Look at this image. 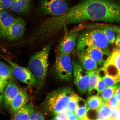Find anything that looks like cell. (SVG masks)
I'll list each match as a JSON object with an SVG mask.
<instances>
[{
  "mask_svg": "<svg viewBox=\"0 0 120 120\" xmlns=\"http://www.w3.org/2000/svg\"><path fill=\"white\" fill-rule=\"evenodd\" d=\"M86 21L120 24V2L115 0H83L60 16L52 17V22L59 31L67 25Z\"/></svg>",
  "mask_w": 120,
  "mask_h": 120,
  "instance_id": "6da1fadb",
  "label": "cell"
},
{
  "mask_svg": "<svg viewBox=\"0 0 120 120\" xmlns=\"http://www.w3.org/2000/svg\"><path fill=\"white\" fill-rule=\"evenodd\" d=\"M70 87L58 88L47 94L43 103L46 112L55 115L68 110L70 98L73 93Z\"/></svg>",
  "mask_w": 120,
  "mask_h": 120,
  "instance_id": "7a4b0ae2",
  "label": "cell"
},
{
  "mask_svg": "<svg viewBox=\"0 0 120 120\" xmlns=\"http://www.w3.org/2000/svg\"><path fill=\"white\" fill-rule=\"evenodd\" d=\"M108 41L101 30L95 29L84 32L79 37L76 51L84 50L88 48H98L109 56L111 53Z\"/></svg>",
  "mask_w": 120,
  "mask_h": 120,
  "instance_id": "3957f363",
  "label": "cell"
},
{
  "mask_svg": "<svg viewBox=\"0 0 120 120\" xmlns=\"http://www.w3.org/2000/svg\"><path fill=\"white\" fill-rule=\"evenodd\" d=\"M51 47L50 44L45 46L41 50L34 54L30 60L29 68L40 85L42 84L47 74Z\"/></svg>",
  "mask_w": 120,
  "mask_h": 120,
  "instance_id": "277c9868",
  "label": "cell"
},
{
  "mask_svg": "<svg viewBox=\"0 0 120 120\" xmlns=\"http://www.w3.org/2000/svg\"><path fill=\"white\" fill-rule=\"evenodd\" d=\"M54 69L56 77L62 81H69L72 78V62L69 55L58 52Z\"/></svg>",
  "mask_w": 120,
  "mask_h": 120,
  "instance_id": "5b68a950",
  "label": "cell"
},
{
  "mask_svg": "<svg viewBox=\"0 0 120 120\" xmlns=\"http://www.w3.org/2000/svg\"><path fill=\"white\" fill-rule=\"evenodd\" d=\"M73 75L74 83L79 92L83 95L88 91L89 87V77L87 71L78 61L73 60Z\"/></svg>",
  "mask_w": 120,
  "mask_h": 120,
  "instance_id": "8992f818",
  "label": "cell"
},
{
  "mask_svg": "<svg viewBox=\"0 0 120 120\" xmlns=\"http://www.w3.org/2000/svg\"><path fill=\"white\" fill-rule=\"evenodd\" d=\"M69 8L67 0H41L40 9L44 14L52 16H60Z\"/></svg>",
  "mask_w": 120,
  "mask_h": 120,
  "instance_id": "52a82bcc",
  "label": "cell"
},
{
  "mask_svg": "<svg viewBox=\"0 0 120 120\" xmlns=\"http://www.w3.org/2000/svg\"><path fill=\"white\" fill-rule=\"evenodd\" d=\"M3 58L10 64L13 75L16 79L27 84L36 85H39V82L29 67L20 66L3 56Z\"/></svg>",
  "mask_w": 120,
  "mask_h": 120,
  "instance_id": "ba28073f",
  "label": "cell"
},
{
  "mask_svg": "<svg viewBox=\"0 0 120 120\" xmlns=\"http://www.w3.org/2000/svg\"><path fill=\"white\" fill-rule=\"evenodd\" d=\"M78 34L76 29L66 33L58 46V52L69 55L74 49Z\"/></svg>",
  "mask_w": 120,
  "mask_h": 120,
  "instance_id": "9c48e42d",
  "label": "cell"
},
{
  "mask_svg": "<svg viewBox=\"0 0 120 120\" xmlns=\"http://www.w3.org/2000/svg\"><path fill=\"white\" fill-rule=\"evenodd\" d=\"M25 22L21 18L15 19L7 30L6 38L9 41L17 40L22 37L24 32Z\"/></svg>",
  "mask_w": 120,
  "mask_h": 120,
  "instance_id": "30bf717a",
  "label": "cell"
},
{
  "mask_svg": "<svg viewBox=\"0 0 120 120\" xmlns=\"http://www.w3.org/2000/svg\"><path fill=\"white\" fill-rule=\"evenodd\" d=\"M30 100V96L27 90L25 88L19 89L9 109L10 112L14 115L27 103Z\"/></svg>",
  "mask_w": 120,
  "mask_h": 120,
  "instance_id": "8fae6325",
  "label": "cell"
},
{
  "mask_svg": "<svg viewBox=\"0 0 120 120\" xmlns=\"http://www.w3.org/2000/svg\"><path fill=\"white\" fill-rule=\"evenodd\" d=\"M78 59L82 67L87 71L98 69V65L85 50L76 51Z\"/></svg>",
  "mask_w": 120,
  "mask_h": 120,
  "instance_id": "7c38bea8",
  "label": "cell"
},
{
  "mask_svg": "<svg viewBox=\"0 0 120 120\" xmlns=\"http://www.w3.org/2000/svg\"><path fill=\"white\" fill-rule=\"evenodd\" d=\"M18 86L14 82H10L4 90L3 101L5 107L9 109L12 101L18 92Z\"/></svg>",
  "mask_w": 120,
  "mask_h": 120,
  "instance_id": "4fadbf2b",
  "label": "cell"
},
{
  "mask_svg": "<svg viewBox=\"0 0 120 120\" xmlns=\"http://www.w3.org/2000/svg\"><path fill=\"white\" fill-rule=\"evenodd\" d=\"M15 19L5 10H0V37L6 38L8 28Z\"/></svg>",
  "mask_w": 120,
  "mask_h": 120,
  "instance_id": "5bb4252c",
  "label": "cell"
},
{
  "mask_svg": "<svg viewBox=\"0 0 120 120\" xmlns=\"http://www.w3.org/2000/svg\"><path fill=\"white\" fill-rule=\"evenodd\" d=\"M84 50L99 66H103L107 60V59L105 58V55L109 56L102 50L98 48L89 47Z\"/></svg>",
  "mask_w": 120,
  "mask_h": 120,
  "instance_id": "9a60e30c",
  "label": "cell"
},
{
  "mask_svg": "<svg viewBox=\"0 0 120 120\" xmlns=\"http://www.w3.org/2000/svg\"><path fill=\"white\" fill-rule=\"evenodd\" d=\"M32 0H12L10 8L15 12L24 13L30 10Z\"/></svg>",
  "mask_w": 120,
  "mask_h": 120,
  "instance_id": "2e32d148",
  "label": "cell"
},
{
  "mask_svg": "<svg viewBox=\"0 0 120 120\" xmlns=\"http://www.w3.org/2000/svg\"><path fill=\"white\" fill-rule=\"evenodd\" d=\"M35 109L32 103H28L13 115L12 120H29V118Z\"/></svg>",
  "mask_w": 120,
  "mask_h": 120,
  "instance_id": "e0dca14e",
  "label": "cell"
},
{
  "mask_svg": "<svg viewBox=\"0 0 120 120\" xmlns=\"http://www.w3.org/2000/svg\"><path fill=\"white\" fill-rule=\"evenodd\" d=\"M89 109L86 101L80 98L77 108L74 112L79 120H88L87 113Z\"/></svg>",
  "mask_w": 120,
  "mask_h": 120,
  "instance_id": "ac0fdd59",
  "label": "cell"
},
{
  "mask_svg": "<svg viewBox=\"0 0 120 120\" xmlns=\"http://www.w3.org/2000/svg\"><path fill=\"white\" fill-rule=\"evenodd\" d=\"M106 63L113 64L118 69L120 79V48L115 47L111 52Z\"/></svg>",
  "mask_w": 120,
  "mask_h": 120,
  "instance_id": "d6986e66",
  "label": "cell"
},
{
  "mask_svg": "<svg viewBox=\"0 0 120 120\" xmlns=\"http://www.w3.org/2000/svg\"><path fill=\"white\" fill-rule=\"evenodd\" d=\"M0 76L5 80L13 81L15 77L13 74L12 70L10 66L0 61Z\"/></svg>",
  "mask_w": 120,
  "mask_h": 120,
  "instance_id": "ffe728a7",
  "label": "cell"
},
{
  "mask_svg": "<svg viewBox=\"0 0 120 120\" xmlns=\"http://www.w3.org/2000/svg\"><path fill=\"white\" fill-rule=\"evenodd\" d=\"M96 119L111 120L112 115V109L104 103L100 108L97 111Z\"/></svg>",
  "mask_w": 120,
  "mask_h": 120,
  "instance_id": "44dd1931",
  "label": "cell"
},
{
  "mask_svg": "<svg viewBox=\"0 0 120 120\" xmlns=\"http://www.w3.org/2000/svg\"><path fill=\"white\" fill-rule=\"evenodd\" d=\"M86 103L90 110L96 111L98 110L105 103L101 97L97 95L90 97Z\"/></svg>",
  "mask_w": 120,
  "mask_h": 120,
  "instance_id": "7402d4cb",
  "label": "cell"
},
{
  "mask_svg": "<svg viewBox=\"0 0 120 120\" xmlns=\"http://www.w3.org/2000/svg\"><path fill=\"white\" fill-rule=\"evenodd\" d=\"M97 70L87 71L89 77V87L88 93L91 94V92L95 89L98 80V71Z\"/></svg>",
  "mask_w": 120,
  "mask_h": 120,
  "instance_id": "603a6c76",
  "label": "cell"
},
{
  "mask_svg": "<svg viewBox=\"0 0 120 120\" xmlns=\"http://www.w3.org/2000/svg\"><path fill=\"white\" fill-rule=\"evenodd\" d=\"M100 29L104 34L109 44H112L115 43L116 39L115 32L113 30L107 26H104Z\"/></svg>",
  "mask_w": 120,
  "mask_h": 120,
  "instance_id": "cb8c5ba5",
  "label": "cell"
},
{
  "mask_svg": "<svg viewBox=\"0 0 120 120\" xmlns=\"http://www.w3.org/2000/svg\"><path fill=\"white\" fill-rule=\"evenodd\" d=\"M116 86H108L100 94V97L105 103L108 100L115 95Z\"/></svg>",
  "mask_w": 120,
  "mask_h": 120,
  "instance_id": "d4e9b609",
  "label": "cell"
},
{
  "mask_svg": "<svg viewBox=\"0 0 120 120\" xmlns=\"http://www.w3.org/2000/svg\"><path fill=\"white\" fill-rule=\"evenodd\" d=\"M80 97L75 93L72 94L69 105L68 110L74 112L77 107Z\"/></svg>",
  "mask_w": 120,
  "mask_h": 120,
  "instance_id": "484cf974",
  "label": "cell"
},
{
  "mask_svg": "<svg viewBox=\"0 0 120 120\" xmlns=\"http://www.w3.org/2000/svg\"><path fill=\"white\" fill-rule=\"evenodd\" d=\"M106 86H113L120 83V79L115 78L106 75L102 79Z\"/></svg>",
  "mask_w": 120,
  "mask_h": 120,
  "instance_id": "4316f807",
  "label": "cell"
},
{
  "mask_svg": "<svg viewBox=\"0 0 120 120\" xmlns=\"http://www.w3.org/2000/svg\"><path fill=\"white\" fill-rule=\"evenodd\" d=\"M106 87V85L104 81L98 76V81L95 88L98 92L97 95H98L101 94Z\"/></svg>",
  "mask_w": 120,
  "mask_h": 120,
  "instance_id": "83f0119b",
  "label": "cell"
},
{
  "mask_svg": "<svg viewBox=\"0 0 120 120\" xmlns=\"http://www.w3.org/2000/svg\"><path fill=\"white\" fill-rule=\"evenodd\" d=\"M105 103L112 109L120 107V103L115 95Z\"/></svg>",
  "mask_w": 120,
  "mask_h": 120,
  "instance_id": "f1b7e54d",
  "label": "cell"
},
{
  "mask_svg": "<svg viewBox=\"0 0 120 120\" xmlns=\"http://www.w3.org/2000/svg\"><path fill=\"white\" fill-rule=\"evenodd\" d=\"M11 82L5 80L0 76V94L3 96L4 91L8 84Z\"/></svg>",
  "mask_w": 120,
  "mask_h": 120,
  "instance_id": "f546056e",
  "label": "cell"
},
{
  "mask_svg": "<svg viewBox=\"0 0 120 120\" xmlns=\"http://www.w3.org/2000/svg\"><path fill=\"white\" fill-rule=\"evenodd\" d=\"M12 0H0V10H5L10 8Z\"/></svg>",
  "mask_w": 120,
  "mask_h": 120,
  "instance_id": "4dcf8cb0",
  "label": "cell"
},
{
  "mask_svg": "<svg viewBox=\"0 0 120 120\" xmlns=\"http://www.w3.org/2000/svg\"><path fill=\"white\" fill-rule=\"evenodd\" d=\"M45 117L40 112L34 111L30 116L29 120H44Z\"/></svg>",
  "mask_w": 120,
  "mask_h": 120,
  "instance_id": "1f68e13d",
  "label": "cell"
},
{
  "mask_svg": "<svg viewBox=\"0 0 120 120\" xmlns=\"http://www.w3.org/2000/svg\"><path fill=\"white\" fill-rule=\"evenodd\" d=\"M67 116V111L60 112L55 115L52 120H66Z\"/></svg>",
  "mask_w": 120,
  "mask_h": 120,
  "instance_id": "d6a6232c",
  "label": "cell"
},
{
  "mask_svg": "<svg viewBox=\"0 0 120 120\" xmlns=\"http://www.w3.org/2000/svg\"><path fill=\"white\" fill-rule=\"evenodd\" d=\"M67 116L66 120H78V117L74 112L70 111L68 110L67 111Z\"/></svg>",
  "mask_w": 120,
  "mask_h": 120,
  "instance_id": "836d02e7",
  "label": "cell"
},
{
  "mask_svg": "<svg viewBox=\"0 0 120 120\" xmlns=\"http://www.w3.org/2000/svg\"><path fill=\"white\" fill-rule=\"evenodd\" d=\"M112 112L111 120H115V118L120 114V107L112 109Z\"/></svg>",
  "mask_w": 120,
  "mask_h": 120,
  "instance_id": "e575fe53",
  "label": "cell"
},
{
  "mask_svg": "<svg viewBox=\"0 0 120 120\" xmlns=\"http://www.w3.org/2000/svg\"><path fill=\"white\" fill-rule=\"evenodd\" d=\"M115 86L116 89L115 95L120 104V83L115 85Z\"/></svg>",
  "mask_w": 120,
  "mask_h": 120,
  "instance_id": "d590c367",
  "label": "cell"
},
{
  "mask_svg": "<svg viewBox=\"0 0 120 120\" xmlns=\"http://www.w3.org/2000/svg\"><path fill=\"white\" fill-rule=\"evenodd\" d=\"M110 28L114 31L115 33H116L120 35V27L114 26H107Z\"/></svg>",
  "mask_w": 120,
  "mask_h": 120,
  "instance_id": "8d00e7d4",
  "label": "cell"
},
{
  "mask_svg": "<svg viewBox=\"0 0 120 120\" xmlns=\"http://www.w3.org/2000/svg\"><path fill=\"white\" fill-rule=\"evenodd\" d=\"M116 47L120 48V35L117 34L115 42Z\"/></svg>",
  "mask_w": 120,
  "mask_h": 120,
  "instance_id": "74e56055",
  "label": "cell"
},
{
  "mask_svg": "<svg viewBox=\"0 0 120 120\" xmlns=\"http://www.w3.org/2000/svg\"><path fill=\"white\" fill-rule=\"evenodd\" d=\"M3 96L0 94V105L1 104L3 101Z\"/></svg>",
  "mask_w": 120,
  "mask_h": 120,
  "instance_id": "f35d334b",
  "label": "cell"
},
{
  "mask_svg": "<svg viewBox=\"0 0 120 120\" xmlns=\"http://www.w3.org/2000/svg\"><path fill=\"white\" fill-rule=\"evenodd\" d=\"M115 120H120V114L115 118Z\"/></svg>",
  "mask_w": 120,
  "mask_h": 120,
  "instance_id": "ab89813d",
  "label": "cell"
}]
</instances>
